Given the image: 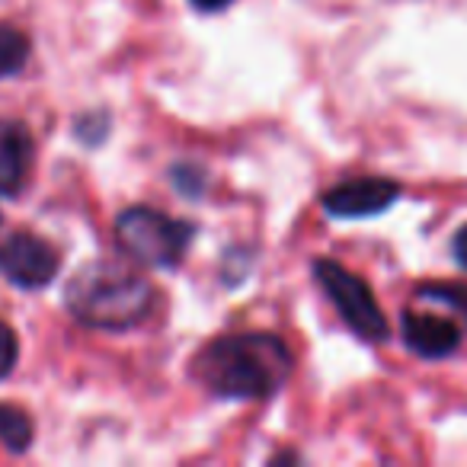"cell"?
Here are the masks:
<instances>
[{
	"mask_svg": "<svg viewBox=\"0 0 467 467\" xmlns=\"http://www.w3.org/2000/svg\"><path fill=\"white\" fill-rule=\"evenodd\" d=\"M292 375V352L266 333H244L208 343L195 356V378L231 400L273 397Z\"/></svg>",
	"mask_w": 467,
	"mask_h": 467,
	"instance_id": "cell-1",
	"label": "cell"
},
{
	"mask_svg": "<svg viewBox=\"0 0 467 467\" xmlns=\"http://www.w3.org/2000/svg\"><path fill=\"white\" fill-rule=\"evenodd\" d=\"M65 305L84 327L93 330H129L154 307V288L138 269L125 263H87L65 288Z\"/></svg>",
	"mask_w": 467,
	"mask_h": 467,
	"instance_id": "cell-2",
	"label": "cell"
},
{
	"mask_svg": "<svg viewBox=\"0 0 467 467\" xmlns=\"http://www.w3.org/2000/svg\"><path fill=\"white\" fill-rule=\"evenodd\" d=\"M189 224L148 205L125 208L116 218L119 247L141 266H176L189 247Z\"/></svg>",
	"mask_w": 467,
	"mask_h": 467,
	"instance_id": "cell-3",
	"label": "cell"
},
{
	"mask_svg": "<svg viewBox=\"0 0 467 467\" xmlns=\"http://www.w3.org/2000/svg\"><path fill=\"white\" fill-rule=\"evenodd\" d=\"M314 275L324 285L327 298L337 305V311L343 314V320L358 337L362 339L388 337V320H384L381 305H378L371 288L356 273H349V269H343L333 260H317L314 263Z\"/></svg>",
	"mask_w": 467,
	"mask_h": 467,
	"instance_id": "cell-4",
	"label": "cell"
},
{
	"mask_svg": "<svg viewBox=\"0 0 467 467\" xmlns=\"http://www.w3.org/2000/svg\"><path fill=\"white\" fill-rule=\"evenodd\" d=\"M0 275L16 288H46L58 275V254L36 234H10L0 241Z\"/></svg>",
	"mask_w": 467,
	"mask_h": 467,
	"instance_id": "cell-5",
	"label": "cell"
},
{
	"mask_svg": "<svg viewBox=\"0 0 467 467\" xmlns=\"http://www.w3.org/2000/svg\"><path fill=\"white\" fill-rule=\"evenodd\" d=\"M400 195V186L381 176H362V180H346L324 195V208L333 218H368L381 214L390 202Z\"/></svg>",
	"mask_w": 467,
	"mask_h": 467,
	"instance_id": "cell-6",
	"label": "cell"
},
{
	"mask_svg": "<svg viewBox=\"0 0 467 467\" xmlns=\"http://www.w3.org/2000/svg\"><path fill=\"white\" fill-rule=\"evenodd\" d=\"M33 135L20 119H0V195H16L33 170Z\"/></svg>",
	"mask_w": 467,
	"mask_h": 467,
	"instance_id": "cell-7",
	"label": "cell"
},
{
	"mask_svg": "<svg viewBox=\"0 0 467 467\" xmlns=\"http://www.w3.org/2000/svg\"><path fill=\"white\" fill-rule=\"evenodd\" d=\"M403 339L422 358H445L458 349L461 333L448 317L432 314H407L403 317Z\"/></svg>",
	"mask_w": 467,
	"mask_h": 467,
	"instance_id": "cell-8",
	"label": "cell"
},
{
	"mask_svg": "<svg viewBox=\"0 0 467 467\" xmlns=\"http://www.w3.org/2000/svg\"><path fill=\"white\" fill-rule=\"evenodd\" d=\"M29 61V39L10 23H0V80L14 78Z\"/></svg>",
	"mask_w": 467,
	"mask_h": 467,
	"instance_id": "cell-9",
	"label": "cell"
},
{
	"mask_svg": "<svg viewBox=\"0 0 467 467\" xmlns=\"http://www.w3.org/2000/svg\"><path fill=\"white\" fill-rule=\"evenodd\" d=\"M0 441L10 448V451H26L29 441H33V422L23 410L10 407V403H0Z\"/></svg>",
	"mask_w": 467,
	"mask_h": 467,
	"instance_id": "cell-10",
	"label": "cell"
},
{
	"mask_svg": "<svg viewBox=\"0 0 467 467\" xmlns=\"http://www.w3.org/2000/svg\"><path fill=\"white\" fill-rule=\"evenodd\" d=\"M16 358H20V339H16L14 327H7L0 320V381L14 371Z\"/></svg>",
	"mask_w": 467,
	"mask_h": 467,
	"instance_id": "cell-11",
	"label": "cell"
},
{
	"mask_svg": "<svg viewBox=\"0 0 467 467\" xmlns=\"http://www.w3.org/2000/svg\"><path fill=\"white\" fill-rule=\"evenodd\" d=\"M422 298L445 301V305L464 311V317H467V288L464 285H426L422 288Z\"/></svg>",
	"mask_w": 467,
	"mask_h": 467,
	"instance_id": "cell-12",
	"label": "cell"
},
{
	"mask_svg": "<svg viewBox=\"0 0 467 467\" xmlns=\"http://www.w3.org/2000/svg\"><path fill=\"white\" fill-rule=\"evenodd\" d=\"M451 250H454V260H458L461 266L467 269V224L461 227L458 234H454V247Z\"/></svg>",
	"mask_w": 467,
	"mask_h": 467,
	"instance_id": "cell-13",
	"label": "cell"
},
{
	"mask_svg": "<svg viewBox=\"0 0 467 467\" xmlns=\"http://www.w3.org/2000/svg\"><path fill=\"white\" fill-rule=\"evenodd\" d=\"M227 4H234V0H192V7L202 10V14H214V10H224Z\"/></svg>",
	"mask_w": 467,
	"mask_h": 467,
	"instance_id": "cell-14",
	"label": "cell"
}]
</instances>
